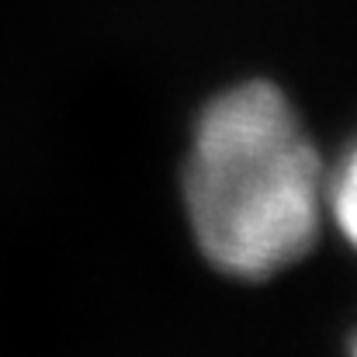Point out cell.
Returning a JSON list of instances; mask_svg holds the SVG:
<instances>
[{"mask_svg": "<svg viewBox=\"0 0 357 357\" xmlns=\"http://www.w3.org/2000/svg\"><path fill=\"white\" fill-rule=\"evenodd\" d=\"M184 202L198 250L229 278L264 281L312 250L326 177L274 84L246 80L205 105L188 149Z\"/></svg>", "mask_w": 357, "mask_h": 357, "instance_id": "6da1fadb", "label": "cell"}, {"mask_svg": "<svg viewBox=\"0 0 357 357\" xmlns=\"http://www.w3.org/2000/svg\"><path fill=\"white\" fill-rule=\"evenodd\" d=\"M326 208L344 239L357 246V146L344 156L337 177L326 184Z\"/></svg>", "mask_w": 357, "mask_h": 357, "instance_id": "7a4b0ae2", "label": "cell"}, {"mask_svg": "<svg viewBox=\"0 0 357 357\" xmlns=\"http://www.w3.org/2000/svg\"><path fill=\"white\" fill-rule=\"evenodd\" d=\"M351 357H357V337H354V344H351Z\"/></svg>", "mask_w": 357, "mask_h": 357, "instance_id": "3957f363", "label": "cell"}]
</instances>
